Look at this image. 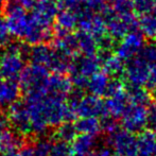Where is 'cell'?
<instances>
[{"mask_svg": "<svg viewBox=\"0 0 156 156\" xmlns=\"http://www.w3.org/2000/svg\"><path fill=\"white\" fill-rule=\"evenodd\" d=\"M102 58L94 54H81L72 58L68 71L70 72V81L76 89L85 88L87 81L101 67Z\"/></svg>", "mask_w": 156, "mask_h": 156, "instance_id": "obj_1", "label": "cell"}, {"mask_svg": "<svg viewBox=\"0 0 156 156\" xmlns=\"http://www.w3.org/2000/svg\"><path fill=\"white\" fill-rule=\"evenodd\" d=\"M49 74V69L39 64L31 63L30 65L25 66L18 78L21 93L26 96L46 94Z\"/></svg>", "mask_w": 156, "mask_h": 156, "instance_id": "obj_2", "label": "cell"}, {"mask_svg": "<svg viewBox=\"0 0 156 156\" xmlns=\"http://www.w3.org/2000/svg\"><path fill=\"white\" fill-rule=\"evenodd\" d=\"M67 103L76 117H98L104 116V101L94 94H82L81 89L68 94Z\"/></svg>", "mask_w": 156, "mask_h": 156, "instance_id": "obj_3", "label": "cell"}, {"mask_svg": "<svg viewBox=\"0 0 156 156\" xmlns=\"http://www.w3.org/2000/svg\"><path fill=\"white\" fill-rule=\"evenodd\" d=\"M103 17L106 23V34L112 39H120L127 33L138 28V20L133 13L115 14L107 10L103 11Z\"/></svg>", "mask_w": 156, "mask_h": 156, "instance_id": "obj_4", "label": "cell"}, {"mask_svg": "<svg viewBox=\"0 0 156 156\" xmlns=\"http://www.w3.org/2000/svg\"><path fill=\"white\" fill-rule=\"evenodd\" d=\"M107 99L104 102V115L111 117L119 118L122 112L127 105V93L124 89V85L117 79H114L109 82L108 90H107Z\"/></svg>", "mask_w": 156, "mask_h": 156, "instance_id": "obj_5", "label": "cell"}, {"mask_svg": "<svg viewBox=\"0 0 156 156\" xmlns=\"http://www.w3.org/2000/svg\"><path fill=\"white\" fill-rule=\"evenodd\" d=\"M151 65L140 54L129 60L126 66H124L125 82L129 87H144L149 84L150 80Z\"/></svg>", "mask_w": 156, "mask_h": 156, "instance_id": "obj_6", "label": "cell"}, {"mask_svg": "<svg viewBox=\"0 0 156 156\" xmlns=\"http://www.w3.org/2000/svg\"><path fill=\"white\" fill-rule=\"evenodd\" d=\"M120 117L124 129L131 133H139L148 125V108L146 105L129 102Z\"/></svg>", "mask_w": 156, "mask_h": 156, "instance_id": "obj_7", "label": "cell"}, {"mask_svg": "<svg viewBox=\"0 0 156 156\" xmlns=\"http://www.w3.org/2000/svg\"><path fill=\"white\" fill-rule=\"evenodd\" d=\"M76 14H78V27L80 28L81 31L89 33L98 41L106 36V23L103 15L88 10L85 6Z\"/></svg>", "mask_w": 156, "mask_h": 156, "instance_id": "obj_8", "label": "cell"}, {"mask_svg": "<svg viewBox=\"0 0 156 156\" xmlns=\"http://www.w3.org/2000/svg\"><path fill=\"white\" fill-rule=\"evenodd\" d=\"M6 117L9 124L13 129L23 136H30L31 133V123H30V114L25 101L17 100L8 106Z\"/></svg>", "mask_w": 156, "mask_h": 156, "instance_id": "obj_9", "label": "cell"}, {"mask_svg": "<svg viewBox=\"0 0 156 156\" xmlns=\"http://www.w3.org/2000/svg\"><path fill=\"white\" fill-rule=\"evenodd\" d=\"M107 144L118 156H131L136 152V138L133 133L126 129H117L108 134Z\"/></svg>", "mask_w": 156, "mask_h": 156, "instance_id": "obj_10", "label": "cell"}, {"mask_svg": "<svg viewBox=\"0 0 156 156\" xmlns=\"http://www.w3.org/2000/svg\"><path fill=\"white\" fill-rule=\"evenodd\" d=\"M144 45H146L144 36L141 32L135 30V31L127 33L122 38H120L119 44L116 48V54L121 60L129 61L138 55Z\"/></svg>", "mask_w": 156, "mask_h": 156, "instance_id": "obj_11", "label": "cell"}, {"mask_svg": "<svg viewBox=\"0 0 156 156\" xmlns=\"http://www.w3.org/2000/svg\"><path fill=\"white\" fill-rule=\"evenodd\" d=\"M26 66V58L14 52L4 51L0 55V78L17 80Z\"/></svg>", "mask_w": 156, "mask_h": 156, "instance_id": "obj_12", "label": "cell"}, {"mask_svg": "<svg viewBox=\"0 0 156 156\" xmlns=\"http://www.w3.org/2000/svg\"><path fill=\"white\" fill-rule=\"evenodd\" d=\"M31 10L32 17L39 25L52 28L60 8L53 0H36Z\"/></svg>", "mask_w": 156, "mask_h": 156, "instance_id": "obj_13", "label": "cell"}, {"mask_svg": "<svg viewBox=\"0 0 156 156\" xmlns=\"http://www.w3.org/2000/svg\"><path fill=\"white\" fill-rule=\"evenodd\" d=\"M71 90L72 83L70 78L66 76L64 73H56V72L49 74L47 81V94L67 99Z\"/></svg>", "mask_w": 156, "mask_h": 156, "instance_id": "obj_14", "label": "cell"}, {"mask_svg": "<svg viewBox=\"0 0 156 156\" xmlns=\"http://www.w3.org/2000/svg\"><path fill=\"white\" fill-rule=\"evenodd\" d=\"M25 146V136L10 126L0 129V154L17 151Z\"/></svg>", "mask_w": 156, "mask_h": 156, "instance_id": "obj_15", "label": "cell"}, {"mask_svg": "<svg viewBox=\"0 0 156 156\" xmlns=\"http://www.w3.org/2000/svg\"><path fill=\"white\" fill-rule=\"evenodd\" d=\"M55 27L53 28L54 36L71 33L78 27V14L73 11L63 9L62 11H58L56 14Z\"/></svg>", "mask_w": 156, "mask_h": 156, "instance_id": "obj_16", "label": "cell"}, {"mask_svg": "<svg viewBox=\"0 0 156 156\" xmlns=\"http://www.w3.org/2000/svg\"><path fill=\"white\" fill-rule=\"evenodd\" d=\"M21 90L16 80L0 78V107H8L19 100Z\"/></svg>", "mask_w": 156, "mask_h": 156, "instance_id": "obj_17", "label": "cell"}, {"mask_svg": "<svg viewBox=\"0 0 156 156\" xmlns=\"http://www.w3.org/2000/svg\"><path fill=\"white\" fill-rule=\"evenodd\" d=\"M51 43L52 48H54L58 52L71 58L76 56L79 52L76 35L71 34V33H66V34L60 35V36H54Z\"/></svg>", "mask_w": 156, "mask_h": 156, "instance_id": "obj_18", "label": "cell"}, {"mask_svg": "<svg viewBox=\"0 0 156 156\" xmlns=\"http://www.w3.org/2000/svg\"><path fill=\"white\" fill-rule=\"evenodd\" d=\"M136 138V152L139 156H154L156 148V133L153 129H142Z\"/></svg>", "mask_w": 156, "mask_h": 156, "instance_id": "obj_19", "label": "cell"}, {"mask_svg": "<svg viewBox=\"0 0 156 156\" xmlns=\"http://www.w3.org/2000/svg\"><path fill=\"white\" fill-rule=\"evenodd\" d=\"M109 82H111V76L104 71H97L87 81L86 88L89 90L91 94L98 97L106 96L108 90Z\"/></svg>", "mask_w": 156, "mask_h": 156, "instance_id": "obj_20", "label": "cell"}, {"mask_svg": "<svg viewBox=\"0 0 156 156\" xmlns=\"http://www.w3.org/2000/svg\"><path fill=\"white\" fill-rule=\"evenodd\" d=\"M52 54H53V48L47 45V43H41L36 45H32L30 47L28 60L31 61V63L39 64L48 68L51 61Z\"/></svg>", "mask_w": 156, "mask_h": 156, "instance_id": "obj_21", "label": "cell"}, {"mask_svg": "<svg viewBox=\"0 0 156 156\" xmlns=\"http://www.w3.org/2000/svg\"><path fill=\"white\" fill-rule=\"evenodd\" d=\"M96 144V136L81 134L72 140L71 149L74 156H85L94 150Z\"/></svg>", "mask_w": 156, "mask_h": 156, "instance_id": "obj_22", "label": "cell"}, {"mask_svg": "<svg viewBox=\"0 0 156 156\" xmlns=\"http://www.w3.org/2000/svg\"><path fill=\"white\" fill-rule=\"evenodd\" d=\"M79 52L82 54H94L99 51V41L85 31H79L76 34Z\"/></svg>", "mask_w": 156, "mask_h": 156, "instance_id": "obj_23", "label": "cell"}, {"mask_svg": "<svg viewBox=\"0 0 156 156\" xmlns=\"http://www.w3.org/2000/svg\"><path fill=\"white\" fill-rule=\"evenodd\" d=\"M101 66L103 71L109 76H120L123 73L124 70L123 60H121L117 54H106L105 58H103L101 61Z\"/></svg>", "mask_w": 156, "mask_h": 156, "instance_id": "obj_24", "label": "cell"}, {"mask_svg": "<svg viewBox=\"0 0 156 156\" xmlns=\"http://www.w3.org/2000/svg\"><path fill=\"white\" fill-rule=\"evenodd\" d=\"M78 133L87 134V135L97 136L100 134L101 123L97 117H81L78 121L74 123Z\"/></svg>", "mask_w": 156, "mask_h": 156, "instance_id": "obj_25", "label": "cell"}, {"mask_svg": "<svg viewBox=\"0 0 156 156\" xmlns=\"http://www.w3.org/2000/svg\"><path fill=\"white\" fill-rule=\"evenodd\" d=\"M138 27L142 35L148 38H156V16L153 13L140 15Z\"/></svg>", "mask_w": 156, "mask_h": 156, "instance_id": "obj_26", "label": "cell"}, {"mask_svg": "<svg viewBox=\"0 0 156 156\" xmlns=\"http://www.w3.org/2000/svg\"><path fill=\"white\" fill-rule=\"evenodd\" d=\"M78 134L79 133L76 129V125L70 121H65L56 126L55 131H54V137L56 140L70 144L76 137Z\"/></svg>", "mask_w": 156, "mask_h": 156, "instance_id": "obj_27", "label": "cell"}, {"mask_svg": "<svg viewBox=\"0 0 156 156\" xmlns=\"http://www.w3.org/2000/svg\"><path fill=\"white\" fill-rule=\"evenodd\" d=\"M127 100L131 103L147 106L151 102V94L144 87H131L129 93H127Z\"/></svg>", "mask_w": 156, "mask_h": 156, "instance_id": "obj_28", "label": "cell"}, {"mask_svg": "<svg viewBox=\"0 0 156 156\" xmlns=\"http://www.w3.org/2000/svg\"><path fill=\"white\" fill-rule=\"evenodd\" d=\"M105 10L115 14L131 13L134 10V0H108Z\"/></svg>", "mask_w": 156, "mask_h": 156, "instance_id": "obj_29", "label": "cell"}, {"mask_svg": "<svg viewBox=\"0 0 156 156\" xmlns=\"http://www.w3.org/2000/svg\"><path fill=\"white\" fill-rule=\"evenodd\" d=\"M52 144H53V141L44 135L39 136L34 141V144H31V146L33 149V152H34V154L36 156H49Z\"/></svg>", "mask_w": 156, "mask_h": 156, "instance_id": "obj_30", "label": "cell"}, {"mask_svg": "<svg viewBox=\"0 0 156 156\" xmlns=\"http://www.w3.org/2000/svg\"><path fill=\"white\" fill-rule=\"evenodd\" d=\"M155 5L156 0H134V10L140 15L151 13Z\"/></svg>", "mask_w": 156, "mask_h": 156, "instance_id": "obj_31", "label": "cell"}, {"mask_svg": "<svg viewBox=\"0 0 156 156\" xmlns=\"http://www.w3.org/2000/svg\"><path fill=\"white\" fill-rule=\"evenodd\" d=\"M100 123H101V129L104 131L106 134H111V133H113L114 131H116L117 129H119L116 119L111 117V116L104 115V117H103L102 121H101Z\"/></svg>", "mask_w": 156, "mask_h": 156, "instance_id": "obj_32", "label": "cell"}, {"mask_svg": "<svg viewBox=\"0 0 156 156\" xmlns=\"http://www.w3.org/2000/svg\"><path fill=\"white\" fill-rule=\"evenodd\" d=\"M108 0H84L85 8L94 12H103L107 6Z\"/></svg>", "mask_w": 156, "mask_h": 156, "instance_id": "obj_33", "label": "cell"}, {"mask_svg": "<svg viewBox=\"0 0 156 156\" xmlns=\"http://www.w3.org/2000/svg\"><path fill=\"white\" fill-rule=\"evenodd\" d=\"M61 5L63 9L78 13L79 11L84 8L85 4L84 0H61Z\"/></svg>", "mask_w": 156, "mask_h": 156, "instance_id": "obj_34", "label": "cell"}, {"mask_svg": "<svg viewBox=\"0 0 156 156\" xmlns=\"http://www.w3.org/2000/svg\"><path fill=\"white\" fill-rule=\"evenodd\" d=\"M11 41V34L6 26V21L0 15V46H5Z\"/></svg>", "mask_w": 156, "mask_h": 156, "instance_id": "obj_35", "label": "cell"}, {"mask_svg": "<svg viewBox=\"0 0 156 156\" xmlns=\"http://www.w3.org/2000/svg\"><path fill=\"white\" fill-rule=\"evenodd\" d=\"M148 124L156 133V103L151 105L148 109Z\"/></svg>", "mask_w": 156, "mask_h": 156, "instance_id": "obj_36", "label": "cell"}, {"mask_svg": "<svg viewBox=\"0 0 156 156\" xmlns=\"http://www.w3.org/2000/svg\"><path fill=\"white\" fill-rule=\"evenodd\" d=\"M85 156H112V152L108 148L103 147V148L97 149V150H93L90 153H88Z\"/></svg>", "mask_w": 156, "mask_h": 156, "instance_id": "obj_37", "label": "cell"}, {"mask_svg": "<svg viewBox=\"0 0 156 156\" xmlns=\"http://www.w3.org/2000/svg\"><path fill=\"white\" fill-rule=\"evenodd\" d=\"M149 84L155 88L156 87V61L154 63L151 64V69H150V80H149Z\"/></svg>", "mask_w": 156, "mask_h": 156, "instance_id": "obj_38", "label": "cell"}, {"mask_svg": "<svg viewBox=\"0 0 156 156\" xmlns=\"http://www.w3.org/2000/svg\"><path fill=\"white\" fill-rule=\"evenodd\" d=\"M17 156H36L33 152L32 146H23L17 152Z\"/></svg>", "mask_w": 156, "mask_h": 156, "instance_id": "obj_39", "label": "cell"}, {"mask_svg": "<svg viewBox=\"0 0 156 156\" xmlns=\"http://www.w3.org/2000/svg\"><path fill=\"white\" fill-rule=\"evenodd\" d=\"M35 1H36V0H19L21 6H23L26 11L31 10V9L33 8V5H34Z\"/></svg>", "mask_w": 156, "mask_h": 156, "instance_id": "obj_40", "label": "cell"}, {"mask_svg": "<svg viewBox=\"0 0 156 156\" xmlns=\"http://www.w3.org/2000/svg\"><path fill=\"white\" fill-rule=\"evenodd\" d=\"M3 4H4V0H0V13H1L2 8H3Z\"/></svg>", "mask_w": 156, "mask_h": 156, "instance_id": "obj_41", "label": "cell"}, {"mask_svg": "<svg viewBox=\"0 0 156 156\" xmlns=\"http://www.w3.org/2000/svg\"><path fill=\"white\" fill-rule=\"evenodd\" d=\"M151 13H153V14H154V15H155V16H156V5H155L154 10H153V11H152V12H151Z\"/></svg>", "mask_w": 156, "mask_h": 156, "instance_id": "obj_42", "label": "cell"}, {"mask_svg": "<svg viewBox=\"0 0 156 156\" xmlns=\"http://www.w3.org/2000/svg\"><path fill=\"white\" fill-rule=\"evenodd\" d=\"M0 55H1V46H0Z\"/></svg>", "mask_w": 156, "mask_h": 156, "instance_id": "obj_43", "label": "cell"}, {"mask_svg": "<svg viewBox=\"0 0 156 156\" xmlns=\"http://www.w3.org/2000/svg\"><path fill=\"white\" fill-rule=\"evenodd\" d=\"M131 156H139L138 154H134V155H131Z\"/></svg>", "mask_w": 156, "mask_h": 156, "instance_id": "obj_44", "label": "cell"}, {"mask_svg": "<svg viewBox=\"0 0 156 156\" xmlns=\"http://www.w3.org/2000/svg\"><path fill=\"white\" fill-rule=\"evenodd\" d=\"M154 156H156V148H155V152H154Z\"/></svg>", "mask_w": 156, "mask_h": 156, "instance_id": "obj_45", "label": "cell"}, {"mask_svg": "<svg viewBox=\"0 0 156 156\" xmlns=\"http://www.w3.org/2000/svg\"><path fill=\"white\" fill-rule=\"evenodd\" d=\"M154 89H155V91H156V87H155V88H154Z\"/></svg>", "mask_w": 156, "mask_h": 156, "instance_id": "obj_46", "label": "cell"}, {"mask_svg": "<svg viewBox=\"0 0 156 156\" xmlns=\"http://www.w3.org/2000/svg\"><path fill=\"white\" fill-rule=\"evenodd\" d=\"M53 1H55V0H53Z\"/></svg>", "mask_w": 156, "mask_h": 156, "instance_id": "obj_47", "label": "cell"}]
</instances>
